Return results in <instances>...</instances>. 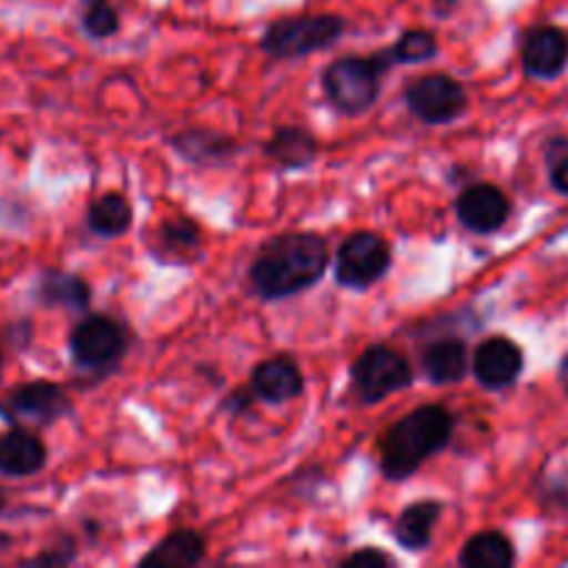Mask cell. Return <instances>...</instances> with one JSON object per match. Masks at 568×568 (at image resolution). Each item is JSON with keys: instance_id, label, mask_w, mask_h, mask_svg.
I'll return each instance as SVG.
<instances>
[{"instance_id": "obj_1", "label": "cell", "mask_w": 568, "mask_h": 568, "mask_svg": "<svg viewBox=\"0 0 568 568\" xmlns=\"http://www.w3.org/2000/svg\"><path fill=\"white\" fill-rule=\"evenodd\" d=\"M327 270V242L320 233H286L258 250L250 283L261 300H286L316 286Z\"/></svg>"}, {"instance_id": "obj_2", "label": "cell", "mask_w": 568, "mask_h": 568, "mask_svg": "<svg viewBox=\"0 0 568 568\" xmlns=\"http://www.w3.org/2000/svg\"><path fill=\"white\" fill-rule=\"evenodd\" d=\"M455 419L444 405H422L394 422L381 442V469L388 480L403 483L449 444Z\"/></svg>"}, {"instance_id": "obj_3", "label": "cell", "mask_w": 568, "mask_h": 568, "mask_svg": "<svg viewBox=\"0 0 568 568\" xmlns=\"http://www.w3.org/2000/svg\"><path fill=\"white\" fill-rule=\"evenodd\" d=\"M392 64L388 50L377 55H344L333 61L322 75V87L333 109L347 116L366 114L377 103L381 78Z\"/></svg>"}, {"instance_id": "obj_4", "label": "cell", "mask_w": 568, "mask_h": 568, "mask_svg": "<svg viewBox=\"0 0 568 568\" xmlns=\"http://www.w3.org/2000/svg\"><path fill=\"white\" fill-rule=\"evenodd\" d=\"M344 17L338 14H297L275 20L261 37V48L272 59H303L325 50L342 39Z\"/></svg>"}, {"instance_id": "obj_5", "label": "cell", "mask_w": 568, "mask_h": 568, "mask_svg": "<svg viewBox=\"0 0 568 568\" xmlns=\"http://www.w3.org/2000/svg\"><path fill=\"white\" fill-rule=\"evenodd\" d=\"M349 375H353L355 394L366 405L383 403V399H388L397 392H405L414 383L410 361L403 353H397V349L386 347V344H375V347L364 349L353 364Z\"/></svg>"}, {"instance_id": "obj_6", "label": "cell", "mask_w": 568, "mask_h": 568, "mask_svg": "<svg viewBox=\"0 0 568 568\" xmlns=\"http://www.w3.org/2000/svg\"><path fill=\"white\" fill-rule=\"evenodd\" d=\"M70 353L78 369L109 372L125 358L128 336L120 322L105 314L87 316L70 336Z\"/></svg>"}, {"instance_id": "obj_7", "label": "cell", "mask_w": 568, "mask_h": 568, "mask_svg": "<svg viewBox=\"0 0 568 568\" xmlns=\"http://www.w3.org/2000/svg\"><path fill=\"white\" fill-rule=\"evenodd\" d=\"M392 270V247L383 236L358 231L336 253V281L344 288H369Z\"/></svg>"}, {"instance_id": "obj_8", "label": "cell", "mask_w": 568, "mask_h": 568, "mask_svg": "<svg viewBox=\"0 0 568 568\" xmlns=\"http://www.w3.org/2000/svg\"><path fill=\"white\" fill-rule=\"evenodd\" d=\"M405 103L416 120L427 125H447L464 114L466 89L447 72H430L405 89Z\"/></svg>"}, {"instance_id": "obj_9", "label": "cell", "mask_w": 568, "mask_h": 568, "mask_svg": "<svg viewBox=\"0 0 568 568\" xmlns=\"http://www.w3.org/2000/svg\"><path fill=\"white\" fill-rule=\"evenodd\" d=\"M0 414L17 425H53L70 414V397L55 383L33 381L11 388L9 397L0 399Z\"/></svg>"}, {"instance_id": "obj_10", "label": "cell", "mask_w": 568, "mask_h": 568, "mask_svg": "<svg viewBox=\"0 0 568 568\" xmlns=\"http://www.w3.org/2000/svg\"><path fill=\"white\" fill-rule=\"evenodd\" d=\"M521 369H525V355H521L519 344L505 336L486 338L471 358V372H475L477 383L488 392L514 386Z\"/></svg>"}, {"instance_id": "obj_11", "label": "cell", "mask_w": 568, "mask_h": 568, "mask_svg": "<svg viewBox=\"0 0 568 568\" xmlns=\"http://www.w3.org/2000/svg\"><path fill=\"white\" fill-rule=\"evenodd\" d=\"M455 211H458L460 225L469 227L471 233L488 236L508 222L510 203L503 189L491 186V183H475V186L460 192Z\"/></svg>"}, {"instance_id": "obj_12", "label": "cell", "mask_w": 568, "mask_h": 568, "mask_svg": "<svg viewBox=\"0 0 568 568\" xmlns=\"http://www.w3.org/2000/svg\"><path fill=\"white\" fill-rule=\"evenodd\" d=\"M521 61L525 72L532 78H558L568 64V33L555 26H538L527 31L521 44Z\"/></svg>"}, {"instance_id": "obj_13", "label": "cell", "mask_w": 568, "mask_h": 568, "mask_svg": "<svg viewBox=\"0 0 568 568\" xmlns=\"http://www.w3.org/2000/svg\"><path fill=\"white\" fill-rule=\"evenodd\" d=\"M305 381L300 366L292 358H270L261 361L250 377V394L261 403L281 405L288 399H297L303 394Z\"/></svg>"}, {"instance_id": "obj_14", "label": "cell", "mask_w": 568, "mask_h": 568, "mask_svg": "<svg viewBox=\"0 0 568 568\" xmlns=\"http://www.w3.org/2000/svg\"><path fill=\"white\" fill-rule=\"evenodd\" d=\"M48 460L42 438L28 430H9L0 438V471L9 477H31Z\"/></svg>"}, {"instance_id": "obj_15", "label": "cell", "mask_w": 568, "mask_h": 568, "mask_svg": "<svg viewBox=\"0 0 568 568\" xmlns=\"http://www.w3.org/2000/svg\"><path fill=\"white\" fill-rule=\"evenodd\" d=\"M422 372L436 386L460 383L469 372V349L460 338H438L422 353Z\"/></svg>"}, {"instance_id": "obj_16", "label": "cell", "mask_w": 568, "mask_h": 568, "mask_svg": "<svg viewBox=\"0 0 568 568\" xmlns=\"http://www.w3.org/2000/svg\"><path fill=\"white\" fill-rule=\"evenodd\" d=\"M438 516H442V503H436V499H422V503L408 505L394 521V538H397L399 547L408 549V552H422V549L430 547Z\"/></svg>"}, {"instance_id": "obj_17", "label": "cell", "mask_w": 568, "mask_h": 568, "mask_svg": "<svg viewBox=\"0 0 568 568\" xmlns=\"http://www.w3.org/2000/svg\"><path fill=\"white\" fill-rule=\"evenodd\" d=\"M266 159L275 161L283 170H305L320 153V144L305 128H277L270 142L264 144Z\"/></svg>"}, {"instance_id": "obj_18", "label": "cell", "mask_w": 568, "mask_h": 568, "mask_svg": "<svg viewBox=\"0 0 568 568\" xmlns=\"http://www.w3.org/2000/svg\"><path fill=\"white\" fill-rule=\"evenodd\" d=\"M205 558V541L200 532L194 530H178L159 541V547L150 549L139 566H153V568H186L197 566Z\"/></svg>"}, {"instance_id": "obj_19", "label": "cell", "mask_w": 568, "mask_h": 568, "mask_svg": "<svg viewBox=\"0 0 568 568\" xmlns=\"http://www.w3.org/2000/svg\"><path fill=\"white\" fill-rule=\"evenodd\" d=\"M172 148L192 164H216L236 153V142L209 128H189L172 136Z\"/></svg>"}, {"instance_id": "obj_20", "label": "cell", "mask_w": 568, "mask_h": 568, "mask_svg": "<svg viewBox=\"0 0 568 568\" xmlns=\"http://www.w3.org/2000/svg\"><path fill=\"white\" fill-rule=\"evenodd\" d=\"M39 300L44 305H64V308L83 311L92 303V288L83 277L70 275V272L48 270L39 277Z\"/></svg>"}, {"instance_id": "obj_21", "label": "cell", "mask_w": 568, "mask_h": 568, "mask_svg": "<svg viewBox=\"0 0 568 568\" xmlns=\"http://www.w3.org/2000/svg\"><path fill=\"white\" fill-rule=\"evenodd\" d=\"M516 560L514 544L497 530L477 532L469 538L460 552V566L464 568H510Z\"/></svg>"}, {"instance_id": "obj_22", "label": "cell", "mask_w": 568, "mask_h": 568, "mask_svg": "<svg viewBox=\"0 0 568 568\" xmlns=\"http://www.w3.org/2000/svg\"><path fill=\"white\" fill-rule=\"evenodd\" d=\"M131 203H128L122 194L111 192V194H103V197L94 200L92 205H89V231L98 233V236L103 239H116L122 236V233L131 227Z\"/></svg>"}, {"instance_id": "obj_23", "label": "cell", "mask_w": 568, "mask_h": 568, "mask_svg": "<svg viewBox=\"0 0 568 568\" xmlns=\"http://www.w3.org/2000/svg\"><path fill=\"white\" fill-rule=\"evenodd\" d=\"M438 53V42L430 31H405L397 42L388 48L394 64H422Z\"/></svg>"}, {"instance_id": "obj_24", "label": "cell", "mask_w": 568, "mask_h": 568, "mask_svg": "<svg viewBox=\"0 0 568 568\" xmlns=\"http://www.w3.org/2000/svg\"><path fill=\"white\" fill-rule=\"evenodd\" d=\"M159 242L164 244L166 253H175V255L197 253V247H200L197 222L186 220V216H175V220H166L164 225L159 227Z\"/></svg>"}, {"instance_id": "obj_25", "label": "cell", "mask_w": 568, "mask_h": 568, "mask_svg": "<svg viewBox=\"0 0 568 568\" xmlns=\"http://www.w3.org/2000/svg\"><path fill=\"white\" fill-rule=\"evenodd\" d=\"M81 26L92 39H109L120 31V14L111 0H83Z\"/></svg>"}, {"instance_id": "obj_26", "label": "cell", "mask_w": 568, "mask_h": 568, "mask_svg": "<svg viewBox=\"0 0 568 568\" xmlns=\"http://www.w3.org/2000/svg\"><path fill=\"white\" fill-rule=\"evenodd\" d=\"M344 566H392V558L381 549H361V552H353L349 558L342 560Z\"/></svg>"}, {"instance_id": "obj_27", "label": "cell", "mask_w": 568, "mask_h": 568, "mask_svg": "<svg viewBox=\"0 0 568 568\" xmlns=\"http://www.w3.org/2000/svg\"><path fill=\"white\" fill-rule=\"evenodd\" d=\"M552 186L558 189L560 194H568V159L558 161V164L552 166Z\"/></svg>"}, {"instance_id": "obj_28", "label": "cell", "mask_w": 568, "mask_h": 568, "mask_svg": "<svg viewBox=\"0 0 568 568\" xmlns=\"http://www.w3.org/2000/svg\"><path fill=\"white\" fill-rule=\"evenodd\" d=\"M558 377H560V383H564V388L568 392V355L564 361H560V372H558Z\"/></svg>"}, {"instance_id": "obj_29", "label": "cell", "mask_w": 568, "mask_h": 568, "mask_svg": "<svg viewBox=\"0 0 568 568\" xmlns=\"http://www.w3.org/2000/svg\"><path fill=\"white\" fill-rule=\"evenodd\" d=\"M0 369H3V349H0Z\"/></svg>"}, {"instance_id": "obj_30", "label": "cell", "mask_w": 568, "mask_h": 568, "mask_svg": "<svg viewBox=\"0 0 568 568\" xmlns=\"http://www.w3.org/2000/svg\"><path fill=\"white\" fill-rule=\"evenodd\" d=\"M0 508H3V491H0Z\"/></svg>"}]
</instances>
